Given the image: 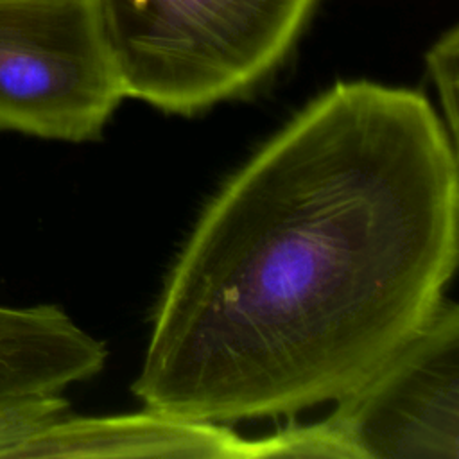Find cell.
<instances>
[{
    "label": "cell",
    "instance_id": "5",
    "mask_svg": "<svg viewBox=\"0 0 459 459\" xmlns=\"http://www.w3.org/2000/svg\"><path fill=\"white\" fill-rule=\"evenodd\" d=\"M43 457H256V439H242L215 421L147 407L127 416L66 414L0 454V459Z\"/></svg>",
    "mask_w": 459,
    "mask_h": 459
},
{
    "label": "cell",
    "instance_id": "4",
    "mask_svg": "<svg viewBox=\"0 0 459 459\" xmlns=\"http://www.w3.org/2000/svg\"><path fill=\"white\" fill-rule=\"evenodd\" d=\"M323 420L350 459H459V307L423 326Z\"/></svg>",
    "mask_w": 459,
    "mask_h": 459
},
{
    "label": "cell",
    "instance_id": "3",
    "mask_svg": "<svg viewBox=\"0 0 459 459\" xmlns=\"http://www.w3.org/2000/svg\"><path fill=\"white\" fill-rule=\"evenodd\" d=\"M122 99L91 0H0V134L97 140Z\"/></svg>",
    "mask_w": 459,
    "mask_h": 459
},
{
    "label": "cell",
    "instance_id": "1",
    "mask_svg": "<svg viewBox=\"0 0 459 459\" xmlns=\"http://www.w3.org/2000/svg\"><path fill=\"white\" fill-rule=\"evenodd\" d=\"M457 244V143L427 97L335 82L203 208L133 393L197 421L335 402L430 317Z\"/></svg>",
    "mask_w": 459,
    "mask_h": 459
},
{
    "label": "cell",
    "instance_id": "7",
    "mask_svg": "<svg viewBox=\"0 0 459 459\" xmlns=\"http://www.w3.org/2000/svg\"><path fill=\"white\" fill-rule=\"evenodd\" d=\"M63 394L0 400V454L23 437L68 414Z\"/></svg>",
    "mask_w": 459,
    "mask_h": 459
},
{
    "label": "cell",
    "instance_id": "6",
    "mask_svg": "<svg viewBox=\"0 0 459 459\" xmlns=\"http://www.w3.org/2000/svg\"><path fill=\"white\" fill-rule=\"evenodd\" d=\"M106 346L50 303H0V400L59 394L100 373Z\"/></svg>",
    "mask_w": 459,
    "mask_h": 459
},
{
    "label": "cell",
    "instance_id": "8",
    "mask_svg": "<svg viewBox=\"0 0 459 459\" xmlns=\"http://www.w3.org/2000/svg\"><path fill=\"white\" fill-rule=\"evenodd\" d=\"M427 66L445 111V127L457 143V77H459V29H448L427 52Z\"/></svg>",
    "mask_w": 459,
    "mask_h": 459
},
{
    "label": "cell",
    "instance_id": "2",
    "mask_svg": "<svg viewBox=\"0 0 459 459\" xmlns=\"http://www.w3.org/2000/svg\"><path fill=\"white\" fill-rule=\"evenodd\" d=\"M124 97L192 115L289 56L317 0H91Z\"/></svg>",
    "mask_w": 459,
    "mask_h": 459
}]
</instances>
